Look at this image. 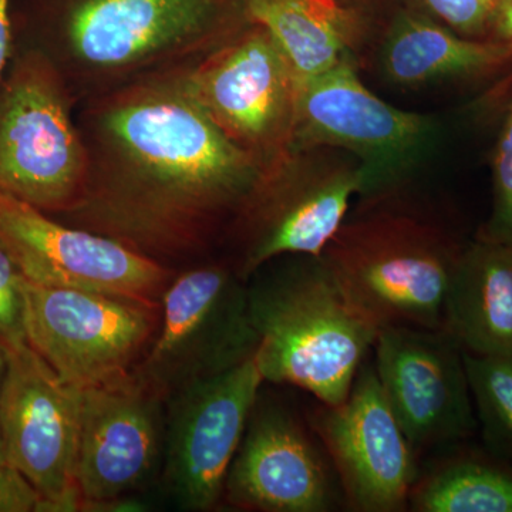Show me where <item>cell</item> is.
Masks as SVG:
<instances>
[{
	"label": "cell",
	"mask_w": 512,
	"mask_h": 512,
	"mask_svg": "<svg viewBox=\"0 0 512 512\" xmlns=\"http://www.w3.org/2000/svg\"><path fill=\"white\" fill-rule=\"evenodd\" d=\"M164 446L165 402L136 373L82 389L80 511L146 490L163 470Z\"/></svg>",
	"instance_id": "5bb4252c"
},
{
	"label": "cell",
	"mask_w": 512,
	"mask_h": 512,
	"mask_svg": "<svg viewBox=\"0 0 512 512\" xmlns=\"http://www.w3.org/2000/svg\"><path fill=\"white\" fill-rule=\"evenodd\" d=\"M3 456L42 497V512L80 511L76 468L82 389L64 383L28 342L5 350Z\"/></svg>",
	"instance_id": "8fae6325"
},
{
	"label": "cell",
	"mask_w": 512,
	"mask_h": 512,
	"mask_svg": "<svg viewBox=\"0 0 512 512\" xmlns=\"http://www.w3.org/2000/svg\"><path fill=\"white\" fill-rule=\"evenodd\" d=\"M295 258L248 285L256 365L265 382L292 384L335 406L348 397L380 328L350 301L322 255Z\"/></svg>",
	"instance_id": "3957f363"
},
{
	"label": "cell",
	"mask_w": 512,
	"mask_h": 512,
	"mask_svg": "<svg viewBox=\"0 0 512 512\" xmlns=\"http://www.w3.org/2000/svg\"><path fill=\"white\" fill-rule=\"evenodd\" d=\"M23 295L30 348L79 389L133 372L160 325L161 303L26 279Z\"/></svg>",
	"instance_id": "ba28073f"
},
{
	"label": "cell",
	"mask_w": 512,
	"mask_h": 512,
	"mask_svg": "<svg viewBox=\"0 0 512 512\" xmlns=\"http://www.w3.org/2000/svg\"><path fill=\"white\" fill-rule=\"evenodd\" d=\"M241 2L249 22L268 30L302 83L355 52L362 37V19L339 0Z\"/></svg>",
	"instance_id": "ffe728a7"
},
{
	"label": "cell",
	"mask_w": 512,
	"mask_h": 512,
	"mask_svg": "<svg viewBox=\"0 0 512 512\" xmlns=\"http://www.w3.org/2000/svg\"><path fill=\"white\" fill-rule=\"evenodd\" d=\"M13 53V26L10 0H0V80Z\"/></svg>",
	"instance_id": "83f0119b"
},
{
	"label": "cell",
	"mask_w": 512,
	"mask_h": 512,
	"mask_svg": "<svg viewBox=\"0 0 512 512\" xmlns=\"http://www.w3.org/2000/svg\"><path fill=\"white\" fill-rule=\"evenodd\" d=\"M373 349L384 397L416 453L473 436L464 350L446 330L384 326Z\"/></svg>",
	"instance_id": "9a60e30c"
},
{
	"label": "cell",
	"mask_w": 512,
	"mask_h": 512,
	"mask_svg": "<svg viewBox=\"0 0 512 512\" xmlns=\"http://www.w3.org/2000/svg\"><path fill=\"white\" fill-rule=\"evenodd\" d=\"M433 119L396 109L360 80L353 53L302 83L292 147H332L366 171L363 202L382 200L429 150Z\"/></svg>",
	"instance_id": "9c48e42d"
},
{
	"label": "cell",
	"mask_w": 512,
	"mask_h": 512,
	"mask_svg": "<svg viewBox=\"0 0 512 512\" xmlns=\"http://www.w3.org/2000/svg\"><path fill=\"white\" fill-rule=\"evenodd\" d=\"M365 187L363 164L338 148L291 147L264 165L227 238L239 278L281 256L322 255Z\"/></svg>",
	"instance_id": "8992f818"
},
{
	"label": "cell",
	"mask_w": 512,
	"mask_h": 512,
	"mask_svg": "<svg viewBox=\"0 0 512 512\" xmlns=\"http://www.w3.org/2000/svg\"><path fill=\"white\" fill-rule=\"evenodd\" d=\"M488 39L512 45V0H497L491 15Z\"/></svg>",
	"instance_id": "4316f807"
},
{
	"label": "cell",
	"mask_w": 512,
	"mask_h": 512,
	"mask_svg": "<svg viewBox=\"0 0 512 512\" xmlns=\"http://www.w3.org/2000/svg\"><path fill=\"white\" fill-rule=\"evenodd\" d=\"M23 284L25 276L0 241V343L5 350L28 342Z\"/></svg>",
	"instance_id": "cb8c5ba5"
},
{
	"label": "cell",
	"mask_w": 512,
	"mask_h": 512,
	"mask_svg": "<svg viewBox=\"0 0 512 512\" xmlns=\"http://www.w3.org/2000/svg\"><path fill=\"white\" fill-rule=\"evenodd\" d=\"M5 367H6L5 348H3L2 343H0V387H2L3 375H5ZM0 461H5V456H3L2 441H0Z\"/></svg>",
	"instance_id": "f1b7e54d"
},
{
	"label": "cell",
	"mask_w": 512,
	"mask_h": 512,
	"mask_svg": "<svg viewBox=\"0 0 512 512\" xmlns=\"http://www.w3.org/2000/svg\"><path fill=\"white\" fill-rule=\"evenodd\" d=\"M424 12L473 39H487L497 0H416Z\"/></svg>",
	"instance_id": "d4e9b609"
},
{
	"label": "cell",
	"mask_w": 512,
	"mask_h": 512,
	"mask_svg": "<svg viewBox=\"0 0 512 512\" xmlns=\"http://www.w3.org/2000/svg\"><path fill=\"white\" fill-rule=\"evenodd\" d=\"M493 208L477 237L512 245V101L494 147Z\"/></svg>",
	"instance_id": "603a6c76"
},
{
	"label": "cell",
	"mask_w": 512,
	"mask_h": 512,
	"mask_svg": "<svg viewBox=\"0 0 512 512\" xmlns=\"http://www.w3.org/2000/svg\"><path fill=\"white\" fill-rule=\"evenodd\" d=\"M249 23L241 0H70L29 47L62 74L77 104L183 69Z\"/></svg>",
	"instance_id": "7a4b0ae2"
},
{
	"label": "cell",
	"mask_w": 512,
	"mask_h": 512,
	"mask_svg": "<svg viewBox=\"0 0 512 512\" xmlns=\"http://www.w3.org/2000/svg\"><path fill=\"white\" fill-rule=\"evenodd\" d=\"M409 510L512 512V464L490 451L446 458L417 478Z\"/></svg>",
	"instance_id": "44dd1931"
},
{
	"label": "cell",
	"mask_w": 512,
	"mask_h": 512,
	"mask_svg": "<svg viewBox=\"0 0 512 512\" xmlns=\"http://www.w3.org/2000/svg\"><path fill=\"white\" fill-rule=\"evenodd\" d=\"M322 258L367 318L384 326L443 328L444 302L461 249L433 222L363 202Z\"/></svg>",
	"instance_id": "277c9868"
},
{
	"label": "cell",
	"mask_w": 512,
	"mask_h": 512,
	"mask_svg": "<svg viewBox=\"0 0 512 512\" xmlns=\"http://www.w3.org/2000/svg\"><path fill=\"white\" fill-rule=\"evenodd\" d=\"M256 346L248 282L227 262L191 266L165 289L156 336L133 372L167 402L244 362Z\"/></svg>",
	"instance_id": "52a82bcc"
},
{
	"label": "cell",
	"mask_w": 512,
	"mask_h": 512,
	"mask_svg": "<svg viewBox=\"0 0 512 512\" xmlns=\"http://www.w3.org/2000/svg\"><path fill=\"white\" fill-rule=\"evenodd\" d=\"M188 89L208 117L262 165L292 147L302 82L281 47L249 22L184 69Z\"/></svg>",
	"instance_id": "30bf717a"
},
{
	"label": "cell",
	"mask_w": 512,
	"mask_h": 512,
	"mask_svg": "<svg viewBox=\"0 0 512 512\" xmlns=\"http://www.w3.org/2000/svg\"><path fill=\"white\" fill-rule=\"evenodd\" d=\"M316 433L328 451L350 510H409L416 451L390 409L375 366L363 365L342 403L316 412Z\"/></svg>",
	"instance_id": "2e32d148"
},
{
	"label": "cell",
	"mask_w": 512,
	"mask_h": 512,
	"mask_svg": "<svg viewBox=\"0 0 512 512\" xmlns=\"http://www.w3.org/2000/svg\"><path fill=\"white\" fill-rule=\"evenodd\" d=\"M264 382L254 353L225 372L188 384L165 402L161 478L181 510L211 511L220 505Z\"/></svg>",
	"instance_id": "7c38bea8"
},
{
	"label": "cell",
	"mask_w": 512,
	"mask_h": 512,
	"mask_svg": "<svg viewBox=\"0 0 512 512\" xmlns=\"http://www.w3.org/2000/svg\"><path fill=\"white\" fill-rule=\"evenodd\" d=\"M184 69L77 104L86 191L60 217L170 268L228 238L264 168L215 126Z\"/></svg>",
	"instance_id": "6da1fadb"
},
{
	"label": "cell",
	"mask_w": 512,
	"mask_h": 512,
	"mask_svg": "<svg viewBox=\"0 0 512 512\" xmlns=\"http://www.w3.org/2000/svg\"><path fill=\"white\" fill-rule=\"evenodd\" d=\"M441 329L470 355L512 357V245L477 237L461 249Z\"/></svg>",
	"instance_id": "ac0fdd59"
},
{
	"label": "cell",
	"mask_w": 512,
	"mask_h": 512,
	"mask_svg": "<svg viewBox=\"0 0 512 512\" xmlns=\"http://www.w3.org/2000/svg\"><path fill=\"white\" fill-rule=\"evenodd\" d=\"M464 362L488 451L512 464V357L464 352Z\"/></svg>",
	"instance_id": "7402d4cb"
},
{
	"label": "cell",
	"mask_w": 512,
	"mask_h": 512,
	"mask_svg": "<svg viewBox=\"0 0 512 512\" xmlns=\"http://www.w3.org/2000/svg\"><path fill=\"white\" fill-rule=\"evenodd\" d=\"M43 501L36 488L8 461H0V512H39Z\"/></svg>",
	"instance_id": "484cf974"
},
{
	"label": "cell",
	"mask_w": 512,
	"mask_h": 512,
	"mask_svg": "<svg viewBox=\"0 0 512 512\" xmlns=\"http://www.w3.org/2000/svg\"><path fill=\"white\" fill-rule=\"evenodd\" d=\"M239 510L329 512L338 487L325 458L291 413L256 403L224 488Z\"/></svg>",
	"instance_id": "e0dca14e"
},
{
	"label": "cell",
	"mask_w": 512,
	"mask_h": 512,
	"mask_svg": "<svg viewBox=\"0 0 512 512\" xmlns=\"http://www.w3.org/2000/svg\"><path fill=\"white\" fill-rule=\"evenodd\" d=\"M340 3H343V5H348L350 2H355V0H339Z\"/></svg>",
	"instance_id": "f546056e"
},
{
	"label": "cell",
	"mask_w": 512,
	"mask_h": 512,
	"mask_svg": "<svg viewBox=\"0 0 512 512\" xmlns=\"http://www.w3.org/2000/svg\"><path fill=\"white\" fill-rule=\"evenodd\" d=\"M0 241L26 281L161 303L177 271L0 190Z\"/></svg>",
	"instance_id": "4fadbf2b"
},
{
	"label": "cell",
	"mask_w": 512,
	"mask_h": 512,
	"mask_svg": "<svg viewBox=\"0 0 512 512\" xmlns=\"http://www.w3.org/2000/svg\"><path fill=\"white\" fill-rule=\"evenodd\" d=\"M77 101L43 53L13 47L0 80V190L52 217L79 207L87 151Z\"/></svg>",
	"instance_id": "5b68a950"
},
{
	"label": "cell",
	"mask_w": 512,
	"mask_h": 512,
	"mask_svg": "<svg viewBox=\"0 0 512 512\" xmlns=\"http://www.w3.org/2000/svg\"><path fill=\"white\" fill-rule=\"evenodd\" d=\"M377 60L394 86L420 89L503 69L512 62V45L460 35L426 13L402 12L390 23Z\"/></svg>",
	"instance_id": "d6986e66"
}]
</instances>
